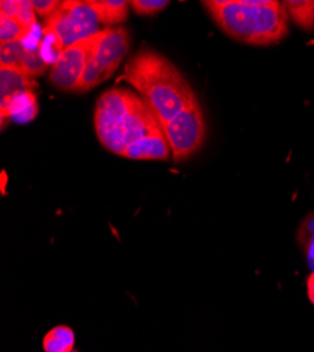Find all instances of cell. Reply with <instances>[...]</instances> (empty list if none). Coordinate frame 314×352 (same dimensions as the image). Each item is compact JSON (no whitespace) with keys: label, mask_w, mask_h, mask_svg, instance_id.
Wrapping results in <instances>:
<instances>
[{"label":"cell","mask_w":314,"mask_h":352,"mask_svg":"<svg viewBox=\"0 0 314 352\" xmlns=\"http://www.w3.org/2000/svg\"><path fill=\"white\" fill-rule=\"evenodd\" d=\"M174 161L182 164L202 148L206 140V120L199 100H193L172 120L162 126Z\"/></svg>","instance_id":"6"},{"label":"cell","mask_w":314,"mask_h":352,"mask_svg":"<svg viewBox=\"0 0 314 352\" xmlns=\"http://www.w3.org/2000/svg\"><path fill=\"white\" fill-rule=\"evenodd\" d=\"M61 2H58V0H33V6H34V10L38 16L41 17H51L56 9L60 8Z\"/></svg>","instance_id":"18"},{"label":"cell","mask_w":314,"mask_h":352,"mask_svg":"<svg viewBox=\"0 0 314 352\" xmlns=\"http://www.w3.org/2000/svg\"><path fill=\"white\" fill-rule=\"evenodd\" d=\"M296 241L304 252L311 272L314 271V212H310L299 224Z\"/></svg>","instance_id":"13"},{"label":"cell","mask_w":314,"mask_h":352,"mask_svg":"<svg viewBox=\"0 0 314 352\" xmlns=\"http://www.w3.org/2000/svg\"><path fill=\"white\" fill-rule=\"evenodd\" d=\"M75 333L68 326H55L43 338L44 352H74Z\"/></svg>","instance_id":"11"},{"label":"cell","mask_w":314,"mask_h":352,"mask_svg":"<svg viewBox=\"0 0 314 352\" xmlns=\"http://www.w3.org/2000/svg\"><path fill=\"white\" fill-rule=\"evenodd\" d=\"M122 80L130 83L155 111L161 126L197 99L182 72L166 56L148 48L130 58L117 83Z\"/></svg>","instance_id":"2"},{"label":"cell","mask_w":314,"mask_h":352,"mask_svg":"<svg viewBox=\"0 0 314 352\" xmlns=\"http://www.w3.org/2000/svg\"><path fill=\"white\" fill-rule=\"evenodd\" d=\"M220 30L249 45H272L289 34V16L275 0H212L202 2Z\"/></svg>","instance_id":"3"},{"label":"cell","mask_w":314,"mask_h":352,"mask_svg":"<svg viewBox=\"0 0 314 352\" xmlns=\"http://www.w3.org/2000/svg\"><path fill=\"white\" fill-rule=\"evenodd\" d=\"M99 25L100 20L92 0L89 2L67 0V2H61L60 8L51 17L45 19L43 28L54 33L67 48L80 40L100 33Z\"/></svg>","instance_id":"5"},{"label":"cell","mask_w":314,"mask_h":352,"mask_svg":"<svg viewBox=\"0 0 314 352\" xmlns=\"http://www.w3.org/2000/svg\"><path fill=\"white\" fill-rule=\"evenodd\" d=\"M92 5L99 16L100 24L106 28L119 25L127 20L130 2L126 0H92Z\"/></svg>","instance_id":"10"},{"label":"cell","mask_w":314,"mask_h":352,"mask_svg":"<svg viewBox=\"0 0 314 352\" xmlns=\"http://www.w3.org/2000/svg\"><path fill=\"white\" fill-rule=\"evenodd\" d=\"M28 32L30 30L25 28L19 20L6 14H0V43L2 44L24 40Z\"/></svg>","instance_id":"15"},{"label":"cell","mask_w":314,"mask_h":352,"mask_svg":"<svg viewBox=\"0 0 314 352\" xmlns=\"http://www.w3.org/2000/svg\"><path fill=\"white\" fill-rule=\"evenodd\" d=\"M130 50V34L124 27L103 28L92 55L76 86L75 94H85L109 80Z\"/></svg>","instance_id":"4"},{"label":"cell","mask_w":314,"mask_h":352,"mask_svg":"<svg viewBox=\"0 0 314 352\" xmlns=\"http://www.w3.org/2000/svg\"><path fill=\"white\" fill-rule=\"evenodd\" d=\"M36 10L33 6V2H27V0H20V10L16 17L25 28L32 30L37 25V17H36Z\"/></svg>","instance_id":"17"},{"label":"cell","mask_w":314,"mask_h":352,"mask_svg":"<svg viewBox=\"0 0 314 352\" xmlns=\"http://www.w3.org/2000/svg\"><path fill=\"white\" fill-rule=\"evenodd\" d=\"M99 34L80 40L64 50L49 72L51 83L64 92H75L82 78V74L88 65L92 51L99 40Z\"/></svg>","instance_id":"7"},{"label":"cell","mask_w":314,"mask_h":352,"mask_svg":"<svg viewBox=\"0 0 314 352\" xmlns=\"http://www.w3.org/2000/svg\"><path fill=\"white\" fill-rule=\"evenodd\" d=\"M283 5L291 20L302 30H314V0H288Z\"/></svg>","instance_id":"12"},{"label":"cell","mask_w":314,"mask_h":352,"mask_svg":"<svg viewBox=\"0 0 314 352\" xmlns=\"http://www.w3.org/2000/svg\"><path fill=\"white\" fill-rule=\"evenodd\" d=\"M307 295L310 302L314 305V271L307 278Z\"/></svg>","instance_id":"19"},{"label":"cell","mask_w":314,"mask_h":352,"mask_svg":"<svg viewBox=\"0 0 314 352\" xmlns=\"http://www.w3.org/2000/svg\"><path fill=\"white\" fill-rule=\"evenodd\" d=\"M74 352H75V351H74Z\"/></svg>","instance_id":"20"},{"label":"cell","mask_w":314,"mask_h":352,"mask_svg":"<svg viewBox=\"0 0 314 352\" xmlns=\"http://www.w3.org/2000/svg\"><path fill=\"white\" fill-rule=\"evenodd\" d=\"M38 113V102L34 92H24L12 99L8 111L2 116V129L6 127V120L17 123H28L34 120Z\"/></svg>","instance_id":"9"},{"label":"cell","mask_w":314,"mask_h":352,"mask_svg":"<svg viewBox=\"0 0 314 352\" xmlns=\"http://www.w3.org/2000/svg\"><path fill=\"white\" fill-rule=\"evenodd\" d=\"M170 2L168 0H131L130 8L137 16H155L165 10Z\"/></svg>","instance_id":"16"},{"label":"cell","mask_w":314,"mask_h":352,"mask_svg":"<svg viewBox=\"0 0 314 352\" xmlns=\"http://www.w3.org/2000/svg\"><path fill=\"white\" fill-rule=\"evenodd\" d=\"M24 52L25 44L23 40L2 44L0 45V68H12L20 71Z\"/></svg>","instance_id":"14"},{"label":"cell","mask_w":314,"mask_h":352,"mask_svg":"<svg viewBox=\"0 0 314 352\" xmlns=\"http://www.w3.org/2000/svg\"><path fill=\"white\" fill-rule=\"evenodd\" d=\"M95 130L107 151L124 158L139 142L164 133L155 111L141 96L124 87H113L99 98Z\"/></svg>","instance_id":"1"},{"label":"cell","mask_w":314,"mask_h":352,"mask_svg":"<svg viewBox=\"0 0 314 352\" xmlns=\"http://www.w3.org/2000/svg\"><path fill=\"white\" fill-rule=\"evenodd\" d=\"M37 83L24 72L12 68H0V116L8 111L13 98L24 92H34Z\"/></svg>","instance_id":"8"}]
</instances>
